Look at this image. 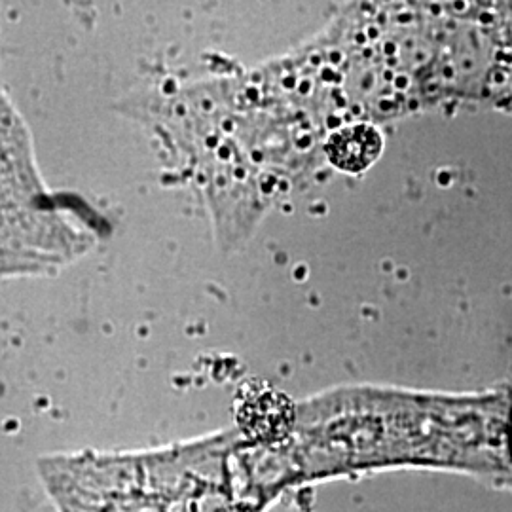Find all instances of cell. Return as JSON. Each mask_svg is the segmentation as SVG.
Masks as SVG:
<instances>
[{"label": "cell", "instance_id": "obj_1", "mask_svg": "<svg viewBox=\"0 0 512 512\" xmlns=\"http://www.w3.org/2000/svg\"><path fill=\"white\" fill-rule=\"evenodd\" d=\"M255 444L209 440L124 456H61L38 463L57 512H266Z\"/></svg>", "mask_w": 512, "mask_h": 512}, {"label": "cell", "instance_id": "obj_2", "mask_svg": "<svg viewBox=\"0 0 512 512\" xmlns=\"http://www.w3.org/2000/svg\"><path fill=\"white\" fill-rule=\"evenodd\" d=\"M384 148L380 131L370 124H353L334 131L327 141L330 164L346 173H363Z\"/></svg>", "mask_w": 512, "mask_h": 512}]
</instances>
